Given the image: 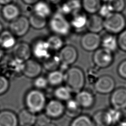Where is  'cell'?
Instances as JSON below:
<instances>
[{"mask_svg":"<svg viewBox=\"0 0 126 126\" xmlns=\"http://www.w3.org/2000/svg\"><path fill=\"white\" fill-rule=\"evenodd\" d=\"M85 76L82 69L77 66L69 67L64 73L65 86L72 93H77L83 90L85 84Z\"/></svg>","mask_w":126,"mask_h":126,"instance_id":"obj_1","label":"cell"},{"mask_svg":"<svg viewBox=\"0 0 126 126\" xmlns=\"http://www.w3.org/2000/svg\"><path fill=\"white\" fill-rule=\"evenodd\" d=\"M25 103L27 109L32 112L40 113L44 110L47 103L46 97L42 91L33 89L26 94Z\"/></svg>","mask_w":126,"mask_h":126,"instance_id":"obj_2","label":"cell"},{"mask_svg":"<svg viewBox=\"0 0 126 126\" xmlns=\"http://www.w3.org/2000/svg\"><path fill=\"white\" fill-rule=\"evenodd\" d=\"M48 26L53 34L62 37L67 36L72 29L70 21L60 12H57L50 17Z\"/></svg>","mask_w":126,"mask_h":126,"instance_id":"obj_3","label":"cell"},{"mask_svg":"<svg viewBox=\"0 0 126 126\" xmlns=\"http://www.w3.org/2000/svg\"><path fill=\"white\" fill-rule=\"evenodd\" d=\"M126 27V18L119 12H111L104 18V29L112 34H119Z\"/></svg>","mask_w":126,"mask_h":126,"instance_id":"obj_4","label":"cell"},{"mask_svg":"<svg viewBox=\"0 0 126 126\" xmlns=\"http://www.w3.org/2000/svg\"><path fill=\"white\" fill-rule=\"evenodd\" d=\"M93 61L95 66L98 68H106L113 62V53L102 47L99 48L94 51Z\"/></svg>","mask_w":126,"mask_h":126,"instance_id":"obj_5","label":"cell"},{"mask_svg":"<svg viewBox=\"0 0 126 126\" xmlns=\"http://www.w3.org/2000/svg\"><path fill=\"white\" fill-rule=\"evenodd\" d=\"M31 27L28 17L21 15L15 20L10 22L8 30L17 37L25 36Z\"/></svg>","mask_w":126,"mask_h":126,"instance_id":"obj_6","label":"cell"},{"mask_svg":"<svg viewBox=\"0 0 126 126\" xmlns=\"http://www.w3.org/2000/svg\"><path fill=\"white\" fill-rule=\"evenodd\" d=\"M101 37L98 33L88 32L85 33L80 39L82 48L88 52L95 51L101 45Z\"/></svg>","mask_w":126,"mask_h":126,"instance_id":"obj_7","label":"cell"},{"mask_svg":"<svg viewBox=\"0 0 126 126\" xmlns=\"http://www.w3.org/2000/svg\"><path fill=\"white\" fill-rule=\"evenodd\" d=\"M32 55L38 60L43 61L50 55V49L46 39L39 38L31 45Z\"/></svg>","mask_w":126,"mask_h":126,"instance_id":"obj_8","label":"cell"},{"mask_svg":"<svg viewBox=\"0 0 126 126\" xmlns=\"http://www.w3.org/2000/svg\"><path fill=\"white\" fill-rule=\"evenodd\" d=\"M96 92L101 94H107L112 93L115 87V81L113 78L108 75L99 77L94 84Z\"/></svg>","mask_w":126,"mask_h":126,"instance_id":"obj_9","label":"cell"},{"mask_svg":"<svg viewBox=\"0 0 126 126\" xmlns=\"http://www.w3.org/2000/svg\"><path fill=\"white\" fill-rule=\"evenodd\" d=\"M44 111L51 119H57L65 113V105L57 99H51L47 102Z\"/></svg>","mask_w":126,"mask_h":126,"instance_id":"obj_10","label":"cell"},{"mask_svg":"<svg viewBox=\"0 0 126 126\" xmlns=\"http://www.w3.org/2000/svg\"><path fill=\"white\" fill-rule=\"evenodd\" d=\"M58 56L61 64L69 66L76 61L78 54L74 46L65 45L59 51Z\"/></svg>","mask_w":126,"mask_h":126,"instance_id":"obj_11","label":"cell"},{"mask_svg":"<svg viewBox=\"0 0 126 126\" xmlns=\"http://www.w3.org/2000/svg\"><path fill=\"white\" fill-rule=\"evenodd\" d=\"M12 54L14 59L25 62L32 55L31 45L26 41L17 42L13 48Z\"/></svg>","mask_w":126,"mask_h":126,"instance_id":"obj_12","label":"cell"},{"mask_svg":"<svg viewBox=\"0 0 126 126\" xmlns=\"http://www.w3.org/2000/svg\"><path fill=\"white\" fill-rule=\"evenodd\" d=\"M112 107L119 110L126 109V88L120 87L115 89L110 97Z\"/></svg>","mask_w":126,"mask_h":126,"instance_id":"obj_13","label":"cell"},{"mask_svg":"<svg viewBox=\"0 0 126 126\" xmlns=\"http://www.w3.org/2000/svg\"><path fill=\"white\" fill-rule=\"evenodd\" d=\"M42 67L38 61L31 58L24 62L22 72L27 77L35 78L40 75Z\"/></svg>","mask_w":126,"mask_h":126,"instance_id":"obj_14","label":"cell"},{"mask_svg":"<svg viewBox=\"0 0 126 126\" xmlns=\"http://www.w3.org/2000/svg\"><path fill=\"white\" fill-rule=\"evenodd\" d=\"M21 8L19 5L15 3L11 2L2 6L1 9V14L4 20L11 22L21 15Z\"/></svg>","mask_w":126,"mask_h":126,"instance_id":"obj_15","label":"cell"},{"mask_svg":"<svg viewBox=\"0 0 126 126\" xmlns=\"http://www.w3.org/2000/svg\"><path fill=\"white\" fill-rule=\"evenodd\" d=\"M75 99L82 108H90L93 106L95 102L94 94L86 90H82L77 93Z\"/></svg>","mask_w":126,"mask_h":126,"instance_id":"obj_16","label":"cell"},{"mask_svg":"<svg viewBox=\"0 0 126 126\" xmlns=\"http://www.w3.org/2000/svg\"><path fill=\"white\" fill-rule=\"evenodd\" d=\"M86 28L88 32L98 33L104 29V18L97 13L91 14L88 17Z\"/></svg>","mask_w":126,"mask_h":126,"instance_id":"obj_17","label":"cell"},{"mask_svg":"<svg viewBox=\"0 0 126 126\" xmlns=\"http://www.w3.org/2000/svg\"><path fill=\"white\" fill-rule=\"evenodd\" d=\"M17 43V37L9 30H4L0 33V47L3 50L13 49Z\"/></svg>","mask_w":126,"mask_h":126,"instance_id":"obj_18","label":"cell"},{"mask_svg":"<svg viewBox=\"0 0 126 126\" xmlns=\"http://www.w3.org/2000/svg\"><path fill=\"white\" fill-rule=\"evenodd\" d=\"M95 126H111L113 124L111 115L108 110H99L92 117Z\"/></svg>","mask_w":126,"mask_h":126,"instance_id":"obj_19","label":"cell"},{"mask_svg":"<svg viewBox=\"0 0 126 126\" xmlns=\"http://www.w3.org/2000/svg\"><path fill=\"white\" fill-rule=\"evenodd\" d=\"M17 115L10 110L0 111V126H18Z\"/></svg>","mask_w":126,"mask_h":126,"instance_id":"obj_20","label":"cell"},{"mask_svg":"<svg viewBox=\"0 0 126 126\" xmlns=\"http://www.w3.org/2000/svg\"><path fill=\"white\" fill-rule=\"evenodd\" d=\"M20 126H33L36 124V115L27 108L21 110L17 115Z\"/></svg>","mask_w":126,"mask_h":126,"instance_id":"obj_21","label":"cell"},{"mask_svg":"<svg viewBox=\"0 0 126 126\" xmlns=\"http://www.w3.org/2000/svg\"><path fill=\"white\" fill-rule=\"evenodd\" d=\"M88 17L85 12L79 11L73 14L70 21L71 28L79 31L86 28Z\"/></svg>","mask_w":126,"mask_h":126,"instance_id":"obj_22","label":"cell"},{"mask_svg":"<svg viewBox=\"0 0 126 126\" xmlns=\"http://www.w3.org/2000/svg\"><path fill=\"white\" fill-rule=\"evenodd\" d=\"M32 12L48 19L52 16V8L48 2L40 0L33 5Z\"/></svg>","mask_w":126,"mask_h":126,"instance_id":"obj_23","label":"cell"},{"mask_svg":"<svg viewBox=\"0 0 126 126\" xmlns=\"http://www.w3.org/2000/svg\"><path fill=\"white\" fill-rule=\"evenodd\" d=\"M101 47L112 53L115 52L119 48L117 37H116L114 34L107 32V34L101 37Z\"/></svg>","mask_w":126,"mask_h":126,"instance_id":"obj_24","label":"cell"},{"mask_svg":"<svg viewBox=\"0 0 126 126\" xmlns=\"http://www.w3.org/2000/svg\"><path fill=\"white\" fill-rule=\"evenodd\" d=\"M64 105L65 113L68 116L74 118L81 115L82 108L75 99H70L66 101Z\"/></svg>","mask_w":126,"mask_h":126,"instance_id":"obj_25","label":"cell"},{"mask_svg":"<svg viewBox=\"0 0 126 126\" xmlns=\"http://www.w3.org/2000/svg\"><path fill=\"white\" fill-rule=\"evenodd\" d=\"M101 0H82L81 5L85 12L91 14L98 13L102 5Z\"/></svg>","mask_w":126,"mask_h":126,"instance_id":"obj_26","label":"cell"},{"mask_svg":"<svg viewBox=\"0 0 126 126\" xmlns=\"http://www.w3.org/2000/svg\"><path fill=\"white\" fill-rule=\"evenodd\" d=\"M64 73L57 69L50 71L46 77L49 85L52 86H59L64 82Z\"/></svg>","mask_w":126,"mask_h":126,"instance_id":"obj_27","label":"cell"},{"mask_svg":"<svg viewBox=\"0 0 126 126\" xmlns=\"http://www.w3.org/2000/svg\"><path fill=\"white\" fill-rule=\"evenodd\" d=\"M31 27L35 30H41L48 25L47 18L40 16L32 12L28 17Z\"/></svg>","mask_w":126,"mask_h":126,"instance_id":"obj_28","label":"cell"},{"mask_svg":"<svg viewBox=\"0 0 126 126\" xmlns=\"http://www.w3.org/2000/svg\"><path fill=\"white\" fill-rule=\"evenodd\" d=\"M61 63L58 55H50L43 61L42 66L47 71H52L57 70L61 65Z\"/></svg>","mask_w":126,"mask_h":126,"instance_id":"obj_29","label":"cell"},{"mask_svg":"<svg viewBox=\"0 0 126 126\" xmlns=\"http://www.w3.org/2000/svg\"><path fill=\"white\" fill-rule=\"evenodd\" d=\"M46 40L51 51H60L64 46L63 37L56 34H51Z\"/></svg>","mask_w":126,"mask_h":126,"instance_id":"obj_30","label":"cell"},{"mask_svg":"<svg viewBox=\"0 0 126 126\" xmlns=\"http://www.w3.org/2000/svg\"><path fill=\"white\" fill-rule=\"evenodd\" d=\"M72 92L65 86H59L54 91L56 99L61 101H67L71 98Z\"/></svg>","mask_w":126,"mask_h":126,"instance_id":"obj_31","label":"cell"},{"mask_svg":"<svg viewBox=\"0 0 126 126\" xmlns=\"http://www.w3.org/2000/svg\"><path fill=\"white\" fill-rule=\"evenodd\" d=\"M70 126H95L92 118L87 115H80L73 118Z\"/></svg>","mask_w":126,"mask_h":126,"instance_id":"obj_32","label":"cell"},{"mask_svg":"<svg viewBox=\"0 0 126 126\" xmlns=\"http://www.w3.org/2000/svg\"><path fill=\"white\" fill-rule=\"evenodd\" d=\"M106 3L112 12L122 13L126 5L125 0H109Z\"/></svg>","mask_w":126,"mask_h":126,"instance_id":"obj_33","label":"cell"},{"mask_svg":"<svg viewBox=\"0 0 126 126\" xmlns=\"http://www.w3.org/2000/svg\"><path fill=\"white\" fill-rule=\"evenodd\" d=\"M33 84L35 89L41 91L46 88L49 85L47 78L40 75L34 78Z\"/></svg>","mask_w":126,"mask_h":126,"instance_id":"obj_34","label":"cell"},{"mask_svg":"<svg viewBox=\"0 0 126 126\" xmlns=\"http://www.w3.org/2000/svg\"><path fill=\"white\" fill-rule=\"evenodd\" d=\"M51 123V119L45 113H40L36 115V124L38 126H46Z\"/></svg>","mask_w":126,"mask_h":126,"instance_id":"obj_35","label":"cell"},{"mask_svg":"<svg viewBox=\"0 0 126 126\" xmlns=\"http://www.w3.org/2000/svg\"><path fill=\"white\" fill-rule=\"evenodd\" d=\"M98 69L99 68L95 66V67H91L88 70L87 78L89 83L94 84L95 82L99 78Z\"/></svg>","mask_w":126,"mask_h":126,"instance_id":"obj_36","label":"cell"},{"mask_svg":"<svg viewBox=\"0 0 126 126\" xmlns=\"http://www.w3.org/2000/svg\"><path fill=\"white\" fill-rule=\"evenodd\" d=\"M118 47L121 50L126 52V29L120 33L117 37Z\"/></svg>","mask_w":126,"mask_h":126,"instance_id":"obj_37","label":"cell"},{"mask_svg":"<svg viewBox=\"0 0 126 126\" xmlns=\"http://www.w3.org/2000/svg\"><path fill=\"white\" fill-rule=\"evenodd\" d=\"M9 82L8 79L2 75H0V95L5 94L9 89Z\"/></svg>","mask_w":126,"mask_h":126,"instance_id":"obj_38","label":"cell"},{"mask_svg":"<svg viewBox=\"0 0 126 126\" xmlns=\"http://www.w3.org/2000/svg\"><path fill=\"white\" fill-rule=\"evenodd\" d=\"M117 72L121 77L126 79V60L120 63L118 66Z\"/></svg>","mask_w":126,"mask_h":126,"instance_id":"obj_39","label":"cell"},{"mask_svg":"<svg viewBox=\"0 0 126 126\" xmlns=\"http://www.w3.org/2000/svg\"><path fill=\"white\" fill-rule=\"evenodd\" d=\"M111 12H112L111 11L107 4L106 3H105L104 4H102V5L101 6L98 12V14H99L103 18H104L108 15H109Z\"/></svg>","mask_w":126,"mask_h":126,"instance_id":"obj_40","label":"cell"},{"mask_svg":"<svg viewBox=\"0 0 126 126\" xmlns=\"http://www.w3.org/2000/svg\"><path fill=\"white\" fill-rule=\"evenodd\" d=\"M22 1L27 5H33L40 0H22Z\"/></svg>","mask_w":126,"mask_h":126,"instance_id":"obj_41","label":"cell"},{"mask_svg":"<svg viewBox=\"0 0 126 126\" xmlns=\"http://www.w3.org/2000/svg\"><path fill=\"white\" fill-rule=\"evenodd\" d=\"M13 0H0V5L2 6L12 2Z\"/></svg>","mask_w":126,"mask_h":126,"instance_id":"obj_42","label":"cell"},{"mask_svg":"<svg viewBox=\"0 0 126 126\" xmlns=\"http://www.w3.org/2000/svg\"><path fill=\"white\" fill-rule=\"evenodd\" d=\"M4 55V50L0 47V61L3 58Z\"/></svg>","mask_w":126,"mask_h":126,"instance_id":"obj_43","label":"cell"},{"mask_svg":"<svg viewBox=\"0 0 126 126\" xmlns=\"http://www.w3.org/2000/svg\"><path fill=\"white\" fill-rule=\"evenodd\" d=\"M116 126H126V121L120 122L117 124Z\"/></svg>","mask_w":126,"mask_h":126,"instance_id":"obj_44","label":"cell"},{"mask_svg":"<svg viewBox=\"0 0 126 126\" xmlns=\"http://www.w3.org/2000/svg\"><path fill=\"white\" fill-rule=\"evenodd\" d=\"M48 0L49 2H51V3L56 4V3H59L61 0Z\"/></svg>","mask_w":126,"mask_h":126,"instance_id":"obj_45","label":"cell"},{"mask_svg":"<svg viewBox=\"0 0 126 126\" xmlns=\"http://www.w3.org/2000/svg\"><path fill=\"white\" fill-rule=\"evenodd\" d=\"M4 30L3 29V26L2 23L0 21V33Z\"/></svg>","mask_w":126,"mask_h":126,"instance_id":"obj_46","label":"cell"},{"mask_svg":"<svg viewBox=\"0 0 126 126\" xmlns=\"http://www.w3.org/2000/svg\"><path fill=\"white\" fill-rule=\"evenodd\" d=\"M46 126H56V125H55V124H54L51 123L50 124H49V125H48Z\"/></svg>","mask_w":126,"mask_h":126,"instance_id":"obj_47","label":"cell"},{"mask_svg":"<svg viewBox=\"0 0 126 126\" xmlns=\"http://www.w3.org/2000/svg\"><path fill=\"white\" fill-rule=\"evenodd\" d=\"M108 0H101V1H104V2H105V3L107 2L108 1Z\"/></svg>","mask_w":126,"mask_h":126,"instance_id":"obj_48","label":"cell"}]
</instances>
